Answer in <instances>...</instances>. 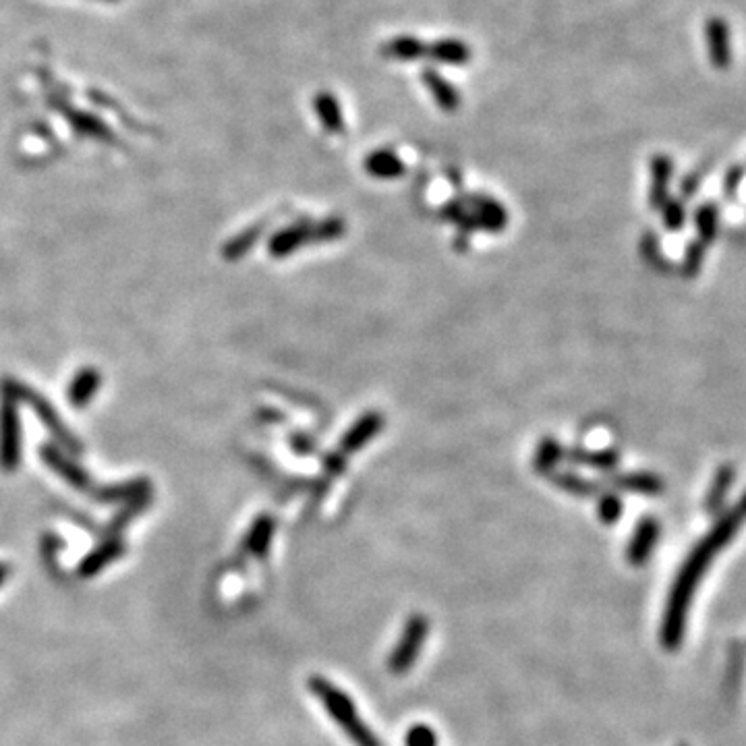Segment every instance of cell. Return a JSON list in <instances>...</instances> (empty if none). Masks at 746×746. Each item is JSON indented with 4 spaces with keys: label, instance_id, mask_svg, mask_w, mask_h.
<instances>
[{
    "label": "cell",
    "instance_id": "d6986e66",
    "mask_svg": "<svg viewBox=\"0 0 746 746\" xmlns=\"http://www.w3.org/2000/svg\"><path fill=\"white\" fill-rule=\"evenodd\" d=\"M734 477H736V471L730 465H724V467L717 469V473L713 475V483H711L709 492H707V502H705L709 512H717L724 506L726 496L734 485Z\"/></svg>",
    "mask_w": 746,
    "mask_h": 746
},
{
    "label": "cell",
    "instance_id": "8992f818",
    "mask_svg": "<svg viewBox=\"0 0 746 746\" xmlns=\"http://www.w3.org/2000/svg\"><path fill=\"white\" fill-rule=\"evenodd\" d=\"M705 44H707L709 63L717 71H728L734 61L732 30L722 17H711L705 23Z\"/></svg>",
    "mask_w": 746,
    "mask_h": 746
},
{
    "label": "cell",
    "instance_id": "83f0119b",
    "mask_svg": "<svg viewBox=\"0 0 746 746\" xmlns=\"http://www.w3.org/2000/svg\"><path fill=\"white\" fill-rule=\"evenodd\" d=\"M664 214V224L670 228V231H678V228L684 226L686 222V210L682 199H668V202L662 206Z\"/></svg>",
    "mask_w": 746,
    "mask_h": 746
},
{
    "label": "cell",
    "instance_id": "30bf717a",
    "mask_svg": "<svg viewBox=\"0 0 746 746\" xmlns=\"http://www.w3.org/2000/svg\"><path fill=\"white\" fill-rule=\"evenodd\" d=\"M674 175V162L670 156L657 154L651 160V191L649 204L651 208H662L668 202V189Z\"/></svg>",
    "mask_w": 746,
    "mask_h": 746
},
{
    "label": "cell",
    "instance_id": "7402d4cb",
    "mask_svg": "<svg viewBox=\"0 0 746 746\" xmlns=\"http://www.w3.org/2000/svg\"><path fill=\"white\" fill-rule=\"evenodd\" d=\"M616 485L622 487V490H630V492H637V494H647V496L659 494V492L664 490L662 479H659L657 475H651V473H635V475L618 477Z\"/></svg>",
    "mask_w": 746,
    "mask_h": 746
},
{
    "label": "cell",
    "instance_id": "ac0fdd59",
    "mask_svg": "<svg viewBox=\"0 0 746 746\" xmlns=\"http://www.w3.org/2000/svg\"><path fill=\"white\" fill-rule=\"evenodd\" d=\"M473 222L477 226H483L487 228V231H500V228H504L506 224V210L494 202V199H487V197H477L473 202Z\"/></svg>",
    "mask_w": 746,
    "mask_h": 746
},
{
    "label": "cell",
    "instance_id": "603a6c76",
    "mask_svg": "<svg viewBox=\"0 0 746 746\" xmlns=\"http://www.w3.org/2000/svg\"><path fill=\"white\" fill-rule=\"evenodd\" d=\"M146 492H148V483L131 481V483H123V485L104 487V490L96 492V500H102V502L137 500V498H143V494H146Z\"/></svg>",
    "mask_w": 746,
    "mask_h": 746
},
{
    "label": "cell",
    "instance_id": "e575fe53",
    "mask_svg": "<svg viewBox=\"0 0 746 746\" xmlns=\"http://www.w3.org/2000/svg\"><path fill=\"white\" fill-rule=\"evenodd\" d=\"M326 469L332 473H338L342 469V458L340 456H330L326 461Z\"/></svg>",
    "mask_w": 746,
    "mask_h": 746
},
{
    "label": "cell",
    "instance_id": "8fae6325",
    "mask_svg": "<svg viewBox=\"0 0 746 746\" xmlns=\"http://www.w3.org/2000/svg\"><path fill=\"white\" fill-rule=\"evenodd\" d=\"M102 386V376L96 367H83L75 373V378L69 384V403L75 409H83L92 403V398Z\"/></svg>",
    "mask_w": 746,
    "mask_h": 746
},
{
    "label": "cell",
    "instance_id": "4dcf8cb0",
    "mask_svg": "<svg viewBox=\"0 0 746 746\" xmlns=\"http://www.w3.org/2000/svg\"><path fill=\"white\" fill-rule=\"evenodd\" d=\"M597 508H599V519L606 525L616 523L622 514V502L616 496H604L599 500Z\"/></svg>",
    "mask_w": 746,
    "mask_h": 746
},
{
    "label": "cell",
    "instance_id": "8d00e7d4",
    "mask_svg": "<svg viewBox=\"0 0 746 746\" xmlns=\"http://www.w3.org/2000/svg\"><path fill=\"white\" fill-rule=\"evenodd\" d=\"M104 3H114V0H104Z\"/></svg>",
    "mask_w": 746,
    "mask_h": 746
},
{
    "label": "cell",
    "instance_id": "52a82bcc",
    "mask_svg": "<svg viewBox=\"0 0 746 746\" xmlns=\"http://www.w3.org/2000/svg\"><path fill=\"white\" fill-rule=\"evenodd\" d=\"M40 456L44 458V463H46V465H48L56 475L63 477L69 485L75 487V490H79V492H90V487H92V479H90V475L85 473V471H83V469L73 461V458H69L67 452H63L61 448H56V446L44 444L42 450H40Z\"/></svg>",
    "mask_w": 746,
    "mask_h": 746
},
{
    "label": "cell",
    "instance_id": "4fadbf2b",
    "mask_svg": "<svg viewBox=\"0 0 746 746\" xmlns=\"http://www.w3.org/2000/svg\"><path fill=\"white\" fill-rule=\"evenodd\" d=\"M363 168L373 179H398L405 175V162L392 150H376L363 160Z\"/></svg>",
    "mask_w": 746,
    "mask_h": 746
},
{
    "label": "cell",
    "instance_id": "e0dca14e",
    "mask_svg": "<svg viewBox=\"0 0 746 746\" xmlns=\"http://www.w3.org/2000/svg\"><path fill=\"white\" fill-rule=\"evenodd\" d=\"M384 425V419L378 415V413H369L365 417H361L353 427L351 432L344 436L342 440V450L344 452H355L359 450L363 444H367L373 436H376L380 432V427Z\"/></svg>",
    "mask_w": 746,
    "mask_h": 746
},
{
    "label": "cell",
    "instance_id": "2e32d148",
    "mask_svg": "<svg viewBox=\"0 0 746 746\" xmlns=\"http://www.w3.org/2000/svg\"><path fill=\"white\" fill-rule=\"evenodd\" d=\"M380 52L386 56V59H392V61H405V63L419 61L427 54V44L415 36H396V38H390L380 48Z\"/></svg>",
    "mask_w": 746,
    "mask_h": 746
},
{
    "label": "cell",
    "instance_id": "d4e9b609",
    "mask_svg": "<svg viewBox=\"0 0 746 746\" xmlns=\"http://www.w3.org/2000/svg\"><path fill=\"white\" fill-rule=\"evenodd\" d=\"M260 231H262V226H253L249 228V231H243L239 237L228 241L224 245L226 260H239V257H243L249 251V247H253L255 241L260 239Z\"/></svg>",
    "mask_w": 746,
    "mask_h": 746
},
{
    "label": "cell",
    "instance_id": "9a60e30c",
    "mask_svg": "<svg viewBox=\"0 0 746 746\" xmlns=\"http://www.w3.org/2000/svg\"><path fill=\"white\" fill-rule=\"evenodd\" d=\"M307 241H313V226L301 222V224H295L291 228H286V231L274 235L270 239V253L274 257H286Z\"/></svg>",
    "mask_w": 746,
    "mask_h": 746
},
{
    "label": "cell",
    "instance_id": "d590c367",
    "mask_svg": "<svg viewBox=\"0 0 746 746\" xmlns=\"http://www.w3.org/2000/svg\"><path fill=\"white\" fill-rule=\"evenodd\" d=\"M7 575H9V566H5V564H0V585H3V583H5V579H7Z\"/></svg>",
    "mask_w": 746,
    "mask_h": 746
},
{
    "label": "cell",
    "instance_id": "277c9868",
    "mask_svg": "<svg viewBox=\"0 0 746 746\" xmlns=\"http://www.w3.org/2000/svg\"><path fill=\"white\" fill-rule=\"evenodd\" d=\"M427 630H429V622L425 616L421 614H415L409 618V622L405 624V630L403 635H400L394 651L390 653L388 657V670L392 674H407L415 662L417 657L423 649V643L427 639Z\"/></svg>",
    "mask_w": 746,
    "mask_h": 746
},
{
    "label": "cell",
    "instance_id": "4316f807",
    "mask_svg": "<svg viewBox=\"0 0 746 746\" xmlns=\"http://www.w3.org/2000/svg\"><path fill=\"white\" fill-rule=\"evenodd\" d=\"M705 257V245L701 241H693L684 251V260H682V270L686 276H695L701 270Z\"/></svg>",
    "mask_w": 746,
    "mask_h": 746
},
{
    "label": "cell",
    "instance_id": "ba28073f",
    "mask_svg": "<svg viewBox=\"0 0 746 746\" xmlns=\"http://www.w3.org/2000/svg\"><path fill=\"white\" fill-rule=\"evenodd\" d=\"M657 537H659V523L651 519V516H647V519H643L637 525L633 537H630L628 541L626 560L633 566H643L653 554Z\"/></svg>",
    "mask_w": 746,
    "mask_h": 746
},
{
    "label": "cell",
    "instance_id": "9c48e42d",
    "mask_svg": "<svg viewBox=\"0 0 746 746\" xmlns=\"http://www.w3.org/2000/svg\"><path fill=\"white\" fill-rule=\"evenodd\" d=\"M421 83L425 85V90L432 94L434 102L442 110L454 112L458 106H461V94H458L454 85L442 73H438L436 69H429V67L423 69L421 71Z\"/></svg>",
    "mask_w": 746,
    "mask_h": 746
},
{
    "label": "cell",
    "instance_id": "5bb4252c",
    "mask_svg": "<svg viewBox=\"0 0 746 746\" xmlns=\"http://www.w3.org/2000/svg\"><path fill=\"white\" fill-rule=\"evenodd\" d=\"M313 110L318 114V119L322 127L328 133H342L344 131V117H342V108L338 104V98L332 92H318L313 96Z\"/></svg>",
    "mask_w": 746,
    "mask_h": 746
},
{
    "label": "cell",
    "instance_id": "1f68e13d",
    "mask_svg": "<svg viewBox=\"0 0 746 746\" xmlns=\"http://www.w3.org/2000/svg\"><path fill=\"white\" fill-rule=\"evenodd\" d=\"M744 181V166L736 164L732 166L728 172H726V179H724V193L726 195H734L738 191V187L742 185Z\"/></svg>",
    "mask_w": 746,
    "mask_h": 746
},
{
    "label": "cell",
    "instance_id": "6da1fadb",
    "mask_svg": "<svg viewBox=\"0 0 746 746\" xmlns=\"http://www.w3.org/2000/svg\"><path fill=\"white\" fill-rule=\"evenodd\" d=\"M742 523H746V494L734 504L732 510H728L722 519L713 525V529L695 545V550L684 560L670 589L668 606L662 622V645L668 651H676L682 645L693 595L713 558L726 548L730 539L742 527Z\"/></svg>",
    "mask_w": 746,
    "mask_h": 746
},
{
    "label": "cell",
    "instance_id": "cb8c5ba5",
    "mask_svg": "<svg viewBox=\"0 0 746 746\" xmlns=\"http://www.w3.org/2000/svg\"><path fill=\"white\" fill-rule=\"evenodd\" d=\"M717 222H720V210H717V206L713 204H705L697 210L695 214V224H697V233H699V241L703 245L711 243L717 235Z\"/></svg>",
    "mask_w": 746,
    "mask_h": 746
},
{
    "label": "cell",
    "instance_id": "7a4b0ae2",
    "mask_svg": "<svg viewBox=\"0 0 746 746\" xmlns=\"http://www.w3.org/2000/svg\"><path fill=\"white\" fill-rule=\"evenodd\" d=\"M309 691L318 697L328 715L357 746H382L380 738L361 720L353 699L324 676L309 678Z\"/></svg>",
    "mask_w": 746,
    "mask_h": 746
},
{
    "label": "cell",
    "instance_id": "3957f363",
    "mask_svg": "<svg viewBox=\"0 0 746 746\" xmlns=\"http://www.w3.org/2000/svg\"><path fill=\"white\" fill-rule=\"evenodd\" d=\"M3 390H5L7 396L17 400V403H25L27 407H32L34 413L38 415V419L46 425L48 432L56 438V442H59L63 448H67L69 452H79L81 450L77 438L71 434V429L63 423L59 413H56V409L48 403V400L40 392L32 390L30 386H25L21 382H15V380H7L3 384Z\"/></svg>",
    "mask_w": 746,
    "mask_h": 746
},
{
    "label": "cell",
    "instance_id": "f546056e",
    "mask_svg": "<svg viewBox=\"0 0 746 746\" xmlns=\"http://www.w3.org/2000/svg\"><path fill=\"white\" fill-rule=\"evenodd\" d=\"M407 746H438V736L429 726H413L405 738Z\"/></svg>",
    "mask_w": 746,
    "mask_h": 746
},
{
    "label": "cell",
    "instance_id": "7c38bea8",
    "mask_svg": "<svg viewBox=\"0 0 746 746\" xmlns=\"http://www.w3.org/2000/svg\"><path fill=\"white\" fill-rule=\"evenodd\" d=\"M429 59L440 65H450V67H463L471 61V46L467 42H461L456 38H442L436 40L434 44L427 46Z\"/></svg>",
    "mask_w": 746,
    "mask_h": 746
},
{
    "label": "cell",
    "instance_id": "f1b7e54d",
    "mask_svg": "<svg viewBox=\"0 0 746 746\" xmlns=\"http://www.w3.org/2000/svg\"><path fill=\"white\" fill-rule=\"evenodd\" d=\"M562 456V450H560V446L554 442V440H548V442H543L541 444V448H539V452H537V458H535V463H537V469H550V467H554L556 463H558V458Z\"/></svg>",
    "mask_w": 746,
    "mask_h": 746
},
{
    "label": "cell",
    "instance_id": "ffe728a7",
    "mask_svg": "<svg viewBox=\"0 0 746 746\" xmlns=\"http://www.w3.org/2000/svg\"><path fill=\"white\" fill-rule=\"evenodd\" d=\"M272 535H274V521L270 519V516H262V519H257L245 539V550L251 554V556H266L268 554V548H270V541H272Z\"/></svg>",
    "mask_w": 746,
    "mask_h": 746
},
{
    "label": "cell",
    "instance_id": "484cf974",
    "mask_svg": "<svg viewBox=\"0 0 746 746\" xmlns=\"http://www.w3.org/2000/svg\"><path fill=\"white\" fill-rule=\"evenodd\" d=\"M121 554H123L121 543L106 545V548L94 552L88 560H85V564H83V572H85V575H92V572H96L98 568H102L110 558H119Z\"/></svg>",
    "mask_w": 746,
    "mask_h": 746
},
{
    "label": "cell",
    "instance_id": "d6a6232c",
    "mask_svg": "<svg viewBox=\"0 0 746 746\" xmlns=\"http://www.w3.org/2000/svg\"><path fill=\"white\" fill-rule=\"evenodd\" d=\"M558 483L564 487V490H568V492H572V494H581V496H585V494L591 492V485H587L583 479H579V477H575V475H564V477H560Z\"/></svg>",
    "mask_w": 746,
    "mask_h": 746
},
{
    "label": "cell",
    "instance_id": "5b68a950",
    "mask_svg": "<svg viewBox=\"0 0 746 746\" xmlns=\"http://www.w3.org/2000/svg\"><path fill=\"white\" fill-rule=\"evenodd\" d=\"M21 463V421L17 400L3 396L0 403V469L13 473Z\"/></svg>",
    "mask_w": 746,
    "mask_h": 746
},
{
    "label": "cell",
    "instance_id": "44dd1931",
    "mask_svg": "<svg viewBox=\"0 0 746 746\" xmlns=\"http://www.w3.org/2000/svg\"><path fill=\"white\" fill-rule=\"evenodd\" d=\"M69 123L73 125V129L79 133V135H88V137H94V139H102V141H112V135H110V129L96 117H92V114L88 112H81V110H69Z\"/></svg>",
    "mask_w": 746,
    "mask_h": 746
},
{
    "label": "cell",
    "instance_id": "836d02e7",
    "mask_svg": "<svg viewBox=\"0 0 746 746\" xmlns=\"http://www.w3.org/2000/svg\"><path fill=\"white\" fill-rule=\"evenodd\" d=\"M701 187V177L699 175H688L684 181H682V195L684 197H691L699 191Z\"/></svg>",
    "mask_w": 746,
    "mask_h": 746
}]
</instances>
